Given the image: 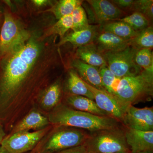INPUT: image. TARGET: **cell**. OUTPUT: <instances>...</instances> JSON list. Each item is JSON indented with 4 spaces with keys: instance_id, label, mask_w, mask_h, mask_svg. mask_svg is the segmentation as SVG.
Returning <instances> with one entry per match:
<instances>
[{
    "instance_id": "cell-36",
    "label": "cell",
    "mask_w": 153,
    "mask_h": 153,
    "mask_svg": "<svg viewBox=\"0 0 153 153\" xmlns=\"http://www.w3.org/2000/svg\"><path fill=\"white\" fill-rule=\"evenodd\" d=\"M117 153H130V152H118Z\"/></svg>"
},
{
    "instance_id": "cell-16",
    "label": "cell",
    "mask_w": 153,
    "mask_h": 153,
    "mask_svg": "<svg viewBox=\"0 0 153 153\" xmlns=\"http://www.w3.org/2000/svg\"><path fill=\"white\" fill-rule=\"evenodd\" d=\"M77 59L98 68L107 66L102 53L94 43L79 47L76 52Z\"/></svg>"
},
{
    "instance_id": "cell-32",
    "label": "cell",
    "mask_w": 153,
    "mask_h": 153,
    "mask_svg": "<svg viewBox=\"0 0 153 153\" xmlns=\"http://www.w3.org/2000/svg\"><path fill=\"white\" fill-rule=\"evenodd\" d=\"M5 133L4 131V128H3V126L1 124H0V145L1 143L5 137Z\"/></svg>"
},
{
    "instance_id": "cell-29",
    "label": "cell",
    "mask_w": 153,
    "mask_h": 153,
    "mask_svg": "<svg viewBox=\"0 0 153 153\" xmlns=\"http://www.w3.org/2000/svg\"><path fill=\"white\" fill-rule=\"evenodd\" d=\"M153 9L152 0H137L134 1L131 10L143 14L151 22L153 17Z\"/></svg>"
},
{
    "instance_id": "cell-27",
    "label": "cell",
    "mask_w": 153,
    "mask_h": 153,
    "mask_svg": "<svg viewBox=\"0 0 153 153\" xmlns=\"http://www.w3.org/2000/svg\"><path fill=\"white\" fill-rule=\"evenodd\" d=\"M135 62L143 70L153 74V55L152 49H139L135 56Z\"/></svg>"
},
{
    "instance_id": "cell-24",
    "label": "cell",
    "mask_w": 153,
    "mask_h": 153,
    "mask_svg": "<svg viewBox=\"0 0 153 153\" xmlns=\"http://www.w3.org/2000/svg\"><path fill=\"white\" fill-rule=\"evenodd\" d=\"M82 3V1L79 0H61L52 7L50 11L59 20L62 17L71 15L74 9L81 5Z\"/></svg>"
},
{
    "instance_id": "cell-13",
    "label": "cell",
    "mask_w": 153,
    "mask_h": 153,
    "mask_svg": "<svg viewBox=\"0 0 153 153\" xmlns=\"http://www.w3.org/2000/svg\"><path fill=\"white\" fill-rule=\"evenodd\" d=\"M72 65L77 71V74L86 83L100 90H105L102 82L99 68L78 59L74 60Z\"/></svg>"
},
{
    "instance_id": "cell-9",
    "label": "cell",
    "mask_w": 153,
    "mask_h": 153,
    "mask_svg": "<svg viewBox=\"0 0 153 153\" xmlns=\"http://www.w3.org/2000/svg\"><path fill=\"white\" fill-rule=\"evenodd\" d=\"M85 82L86 87L92 92L94 101L98 107L122 125L124 116L128 106L122 103L116 97L106 91L100 90Z\"/></svg>"
},
{
    "instance_id": "cell-21",
    "label": "cell",
    "mask_w": 153,
    "mask_h": 153,
    "mask_svg": "<svg viewBox=\"0 0 153 153\" xmlns=\"http://www.w3.org/2000/svg\"><path fill=\"white\" fill-rule=\"evenodd\" d=\"M61 93L60 83L55 82L45 91L41 98V106L45 109H53L59 104Z\"/></svg>"
},
{
    "instance_id": "cell-7",
    "label": "cell",
    "mask_w": 153,
    "mask_h": 153,
    "mask_svg": "<svg viewBox=\"0 0 153 153\" xmlns=\"http://www.w3.org/2000/svg\"><path fill=\"white\" fill-rule=\"evenodd\" d=\"M139 49L129 46L125 49L114 52L102 53L109 70L119 78L134 76L143 69L137 65L135 56Z\"/></svg>"
},
{
    "instance_id": "cell-8",
    "label": "cell",
    "mask_w": 153,
    "mask_h": 153,
    "mask_svg": "<svg viewBox=\"0 0 153 153\" xmlns=\"http://www.w3.org/2000/svg\"><path fill=\"white\" fill-rule=\"evenodd\" d=\"M48 130L42 129L34 132L22 131L5 137L1 145L10 153H25L33 150L44 137Z\"/></svg>"
},
{
    "instance_id": "cell-2",
    "label": "cell",
    "mask_w": 153,
    "mask_h": 153,
    "mask_svg": "<svg viewBox=\"0 0 153 153\" xmlns=\"http://www.w3.org/2000/svg\"><path fill=\"white\" fill-rule=\"evenodd\" d=\"M49 123L56 126H67L81 129L88 132L108 129L123 126L111 117L96 115L71 108L59 103L49 114Z\"/></svg>"
},
{
    "instance_id": "cell-30",
    "label": "cell",
    "mask_w": 153,
    "mask_h": 153,
    "mask_svg": "<svg viewBox=\"0 0 153 153\" xmlns=\"http://www.w3.org/2000/svg\"><path fill=\"white\" fill-rule=\"evenodd\" d=\"M111 1L121 10H122V9H130L131 10L134 1V0H113Z\"/></svg>"
},
{
    "instance_id": "cell-18",
    "label": "cell",
    "mask_w": 153,
    "mask_h": 153,
    "mask_svg": "<svg viewBox=\"0 0 153 153\" xmlns=\"http://www.w3.org/2000/svg\"><path fill=\"white\" fill-rule=\"evenodd\" d=\"M48 118L37 111H30L14 128L12 133L17 132L29 131L31 129L39 130L46 128L49 125Z\"/></svg>"
},
{
    "instance_id": "cell-35",
    "label": "cell",
    "mask_w": 153,
    "mask_h": 153,
    "mask_svg": "<svg viewBox=\"0 0 153 153\" xmlns=\"http://www.w3.org/2000/svg\"><path fill=\"white\" fill-rule=\"evenodd\" d=\"M136 153H153V150L143 151V152H139Z\"/></svg>"
},
{
    "instance_id": "cell-5",
    "label": "cell",
    "mask_w": 153,
    "mask_h": 153,
    "mask_svg": "<svg viewBox=\"0 0 153 153\" xmlns=\"http://www.w3.org/2000/svg\"><path fill=\"white\" fill-rule=\"evenodd\" d=\"M56 129L38 153H54L85 143L89 132L67 126H56Z\"/></svg>"
},
{
    "instance_id": "cell-38",
    "label": "cell",
    "mask_w": 153,
    "mask_h": 153,
    "mask_svg": "<svg viewBox=\"0 0 153 153\" xmlns=\"http://www.w3.org/2000/svg\"><path fill=\"white\" fill-rule=\"evenodd\" d=\"M38 153V152H37V153Z\"/></svg>"
},
{
    "instance_id": "cell-17",
    "label": "cell",
    "mask_w": 153,
    "mask_h": 153,
    "mask_svg": "<svg viewBox=\"0 0 153 153\" xmlns=\"http://www.w3.org/2000/svg\"><path fill=\"white\" fill-rule=\"evenodd\" d=\"M97 26L91 25L89 27L77 32H73L61 38L59 46L70 43L78 47L93 43L98 34Z\"/></svg>"
},
{
    "instance_id": "cell-11",
    "label": "cell",
    "mask_w": 153,
    "mask_h": 153,
    "mask_svg": "<svg viewBox=\"0 0 153 153\" xmlns=\"http://www.w3.org/2000/svg\"><path fill=\"white\" fill-rule=\"evenodd\" d=\"M94 15V20L100 24L120 19L124 13L111 1L107 0H88Z\"/></svg>"
},
{
    "instance_id": "cell-33",
    "label": "cell",
    "mask_w": 153,
    "mask_h": 153,
    "mask_svg": "<svg viewBox=\"0 0 153 153\" xmlns=\"http://www.w3.org/2000/svg\"><path fill=\"white\" fill-rule=\"evenodd\" d=\"M33 2L36 5L39 7L45 5L47 2V1L46 0H34L33 1Z\"/></svg>"
},
{
    "instance_id": "cell-34",
    "label": "cell",
    "mask_w": 153,
    "mask_h": 153,
    "mask_svg": "<svg viewBox=\"0 0 153 153\" xmlns=\"http://www.w3.org/2000/svg\"><path fill=\"white\" fill-rule=\"evenodd\" d=\"M0 153H10L6 149L0 145Z\"/></svg>"
},
{
    "instance_id": "cell-14",
    "label": "cell",
    "mask_w": 153,
    "mask_h": 153,
    "mask_svg": "<svg viewBox=\"0 0 153 153\" xmlns=\"http://www.w3.org/2000/svg\"><path fill=\"white\" fill-rule=\"evenodd\" d=\"M128 41L120 38L112 33L102 31L98 33L94 41L95 43H94L102 53L125 49L130 46Z\"/></svg>"
},
{
    "instance_id": "cell-26",
    "label": "cell",
    "mask_w": 153,
    "mask_h": 153,
    "mask_svg": "<svg viewBox=\"0 0 153 153\" xmlns=\"http://www.w3.org/2000/svg\"><path fill=\"white\" fill-rule=\"evenodd\" d=\"M72 27L71 29L73 32H77L90 27L87 15L82 5L76 7L71 14Z\"/></svg>"
},
{
    "instance_id": "cell-4",
    "label": "cell",
    "mask_w": 153,
    "mask_h": 153,
    "mask_svg": "<svg viewBox=\"0 0 153 153\" xmlns=\"http://www.w3.org/2000/svg\"><path fill=\"white\" fill-rule=\"evenodd\" d=\"M88 153H117L129 152L124 126L89 132L85 143Z\"/></svg>"
},
{
    "instance_id": "cell-6",
    "label": "cell",
    "mask_w": 153,
    "mask_h": 153,
    "mask_svg": "<svg viewBox=\"0 0 153 153\" xmlns=\"http://www.w3.org/2000/svg\"><path fill=\"white\" fill-rule=\"evenodd\" d=\"M30 36L10 14L5 12L0 32V58L11 55L23 47Z\"/></svg>"
},
{
    "instance_id": "cell-12",
    "label": "cell",
    "mask_w": 153,
    "mask_h": 153,
    "mask_svg": "<svg viewBox=\"0 0 153 153\" xmlns=\"http://www.w3.org/2000/svg\"><path fill=\"white\" fill-rule=\"evenodd\" d=\"M125 135L130 153L153 150V131H145L125 127Z\"/></svg>"
},
{
    "instance_id": "cell-20",
    "label": "cell",
    "mask_w": 153,
    "mask_h": 153,
    "mask_svg": "<svg viewBox=\"0 0 153 153\" xmlns=\"http://www.w3.org/2000/svg\"><path fill=\"white\" fill-rule=\"evenodd\" d=\"M102 29L103 32L112 33L126 40L134 38L138 33L128 25L120 21L106 22L102 25Z\"/></svg>"
},
{
    "instance_id": "cell-10",
    "label": "cell",
    "mask_w": 153,
    "mask_h": 153,
    "mask_svg": "<svg viewBox=\"0 0 153 153\" xmlns=\"http://www.w3.org/2000/svg\"><path fill=\"white\" fill-rule=\"evenodd\" d=\"M123 126L142 131H153V108H138L129 105L124 116Z\"/></svg>"
},
{
    "instance_id": "cell-28",
    "label": "cell",
    "mask_w": 153,
    "mask_h": 153,
    "mask_svg": "<svg viewBox=\"0 0 153 153\" xmlns=\"http://www.w3.org/2000/svg\"><path fill=\"white\" fill-rule=\"evenodd\" d=\"M72 27L71 15L65 16L59 19L56 23L49 29L48 35L57 34L61 38L64 37L65 34Z\"/></svg>"
},
{
    "instance_id": "cell-19",
    "label": "cell",
    "mask_w": 153,
    "mask_h": 153,
    "mask_svg": "<svg viewBox=\"0 0 153 153\" xmlns=\"http://www.w3.org/2000/svg\"><path fill=\"white\" fill-rule=\"evenodd\" d=\"M67 88L69 94L82 96L94 100L92 92L88 88L85 82L75 71H71L69 72Z\"/></svg>"
},
{
    "instance_id": "cell-25",
    "label": "cell",
    "mask_w": 153,
    "mask_h": 153,
    "mask_svg": "<svg viewBox=\"0 0 153 153\" xmlns=\"http://www.w3.org/2000/svg\"><path fill=\"white\" fill-rule=\"evenodd\" d=\"M118 20L127 24L137 33L150 26L149 20L143 14L137 12H134L129 16Z\"/></svg>"
},
{
    "instance_id": "cell-31",
    "label": "cell",
    "mask_w": 153,
    "mask_h": 153,
    "mask_svg": "<svg viewBox=\"0 0 153 153\" xmlns=\"http://www.w3.org/2000/svg\"><path fill=\"white\" fill-rule=\"evenodd\" d=\"M54 153H88L85 145L84 144L75 147L66 149Z\"/></svg>"
},
{
    "instance_id": "cell-1",
    "label": "cell",
    "mask_w": 153,
    "mask_h": 153,
    "mask_svg": "<svg viewBox=\"0 0 153 153\" xmlns=\"http://www.w3.org/2000/svg\"><path fill=\"white\" fill-rule=\"evenodd\" d=\"M39 53L38 45L30 41L12 53L5 62L2 60V71L0 76L1 108L15 110L17 92L27 78Z\"/></svg>"
},
{
    "instance_id": "cell-37",
    "label": "cell",
    "mask_w": 153,
    "mask_h": 153,
    "mask_svg": "<svg viewBox=\"0 0 153 153\" xmlns=\"http://www.w3.org/2000/svg\"><path fill=\"white\" fill-rule=\"evenodd\" d=\"M36 152H31L30 153H36Z\"/></svg>"
},
{
    "instance_id": "cell-22",
    "label": "cell",
    "mask_w": 153,
    "mask_h": 153,
    "mask_svg": "<svg viewBox=\"0 0 153 153\" xmlns=\"http://www.w3.org/2000/svg\"><path fill=\"white\" fill-rule=\"evenodd\" d=\"M130 46L138 49H152L153 47V28L149 26L138 33L135 37L129 40Z\"/></svg>"
},
{
    "instance_id": "cell-23",
    "label": "cell",
    "mask_w": 153,
    "mask_h": 153,
    "mask_svg": "<svg viewBox=\"0 0 153 153\" xmlns=\"http://www.w3.org/2000/svg\"><path fill=\"white\" fill-rule=\"evenodd\" d=\"M102 85L107 91L116 97L121 78L115 76L107 66L100 68Z\"/></svg>"
},
{
    "instance_id": "cell-15",
    "label": "cell",
    "mask_w": 153,
    "mask_h": 153,
    "mask_svg": "<svg viewBox=\"0 0 153 153\" xmlns=\"http://www.w3.org/2000/svg\"><path fill=\"white\" fill-rule=\"evenodd\" d=\"M65 102V104L76 110L100 116L110 117L100 109L94 100L85 97L68 94L66 96Z\"/></svg>"
},
{
    "instance_id": "cell-3",
    "label": "cell",
    "mask_w": 153,
    "mask_h": 153,
    "mask_svg": "<svg viewBox=\"0 0 153 153\" xmlns=\"http://www.w3.org/2000/svg\"><path fill=\"white\" fill-rule=\"evenodd\" d=\"M153 92V74L143 70L137 75L121 78L116 97L128 106L151 100Z\"/></svg>"
}]
</instances>
